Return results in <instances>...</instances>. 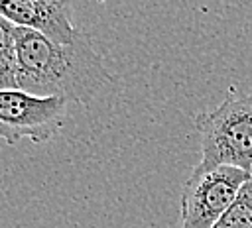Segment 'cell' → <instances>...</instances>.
<instances>
[{"label":"cell","instance_id":"7a4b0ae2","mask_svg":"<svg viewBox=\"0 0 252 228\" xmlns=\"http://www.w3.org/2000/svg\"><path fill=\"white\" fill-rule=\"evenodd\" d=\"M203 165L252 169V92L228 94L215 110L195 116Z\"/></svg>","mask_w":252,"mask_h":228},{"label":"cell","instance_id":"5b68a950","mask_svg":"<svg viewBox=\"0 0 252 228\" xmlns=\"http://www.w3.org/2000/svg\"><path fill=\"white\" fill-rule=\"evenodd\" d=\"M0 16L55 43H73L81 35L71 22V4L63 0H0Z\"/></svg>","mask_w":252,"mask_h":228},{"label":"cell","instance_id":"6da1fadb","mask_svg":"<svg viewBox=\"0 0 252 228\" xmlns=\"http://www.w3.org/2000/svg\"><path fill=\"white\" fill-rule=\"evenodd\" d=\"M18 90L41 98H63L89 104L110 83L102 57L94 51L91 35L73 43H55L37 31L16 26Z\"/></svg>","mask_w":252,"mask_h":228},{"label":"cell","instance_id":"277c9868","mask_svg":"<svg viewBox=\"0 0 252 228\" xmlns=\"http://www.w3.org/2000/svg\"><path fill=\"white\" fill-rule=\"evenodd\" d=\"M67 102L63 98H41L24 90H0V138L14 145L28 138L35 143L47 142L61 130Z\"/></svg>","mask_w":252,"mask_h":228},{"label":"cell","instance_id":"8992f818","mask_svg":"<svg viewBox=\"0 0 252 228\" xmlns=\"http://www.w3.org/2000/svg\"><path fill=\"white\" fill-rule=\"evenodd\" d=\"M16 26L0 16V90H18Z\"/></svg>","mask_w":252,"mask_h":228},{"label":"cell","instance_id":"ba28073f","mask_svg":"<svg viewBox=\"0 0 252 228\" xmlns=\"http://www.w3.org/2000/svg\"><path fill=\"white\" fill-rule=\"evenodd\" d=\"M250 179H252V169H250Z\"/></svg>","mask_w":252,"mask_h":228},{"label":"cell","instance_id":"52a82bcc","mask_svg":"<svg viewBox=\"0 0 252 228\" xmlns=\"http://www.w3.org/2000/svg\"><path fill=\"white\" fill-rule=\"evenodd\" d=\"M213 228H252V179L244 183L236 200Z\"/></svg>","mask_w":252,"mask_h":228},{"label":"cell","instance_id":"3957f363","mask_svg":"<svg viewBox=\"0 0 252 228\" xmlns=\"http://www.w3.org/2000/svg\"><path fill=\"white\" fill-rule=\"evenodd\" d=\"M248 179L250 173L238 167L199 163L183 185L181 228H213Z\"/></svg>","mask_w":252,"mask_h":228}]
</instances>
